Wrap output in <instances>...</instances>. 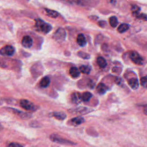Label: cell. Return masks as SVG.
Masks as SVG:
<instances>
[{
    "label": "cell",
    "mask_w": 147,
    "mask_h": 147,
    "mask_svg": "<svg viewBox=\"0 0 147 147\" xmlns=\"http://www.w3.org/2000/svg\"><path fill=\"white\" fill-rule=\"evenodd\" d=\"M93 94L90 92H85L82 94V101L85 102H88L92 98Z\"/></svg>",
    "instance_id": "obj_22"
},
{
    "label": "cell",
    "mask_w": 147,
    "mask_h": 147,
    "mask_svg": "<svg viewBox=\"0 0 147 147\" xmlns=\"http://www.w3.org/2000/svg\"><path fill=\"white\" fill-rule=\"evenodd\" d=\"M15 52V48L12 46H6L0 50V54L5 56H12Z\"/></svg>",
    "instance_id": "obj_6"
},
{
    "label": "cell",
    "mask_w": 147,
    "mask_h": 147,
    "mask_svg": "<svg viewBox=\"0 0 147 147\" xmlns=\"http://www.w3.org/2000/svg\"><path fill=\"white\" fill-rule=\"evenodd\" d=\"M70 74L73 78H77L80 76L81 74V71L80 70L75 67H72L70 69Z\"/></svg>",
    "instance_id": "obj_11"
},
{
    "label": "cell",
    "mask_w": 147,
    "mask_h": 147,
    "mask_svg": "<svg viewBox=\"0 0 147 147\" xmlns=\"http://www.w3.org/2000/svg\"><path fill=\"white\" fill-rule=\"evenodd\" d=\"M53 39L58 43L63 42L66 39V33L64 29L62 28H58L54 33Z\"/></svg>",
    "instance_id": "obj_2"
},
{
    "label": "cell",
    "mask_w": 147,
    "mask_h": 147,
    "mask_svg": "<svg viewBox=\"0 0 147 147\" xmlns=\"http://www.w3.org/2000/svg\"><path fill=\"white\" fill-rule=\"evenodd\" d=\"M129 28V25L128 24H122L118 28V32L122 33L127 31Z\"/></svg>",
    "instance_id": "obj_21"
},
{
    "label": "cell",
    "mask_w": 147,
    "mask_h": 147,
    "mask_svg": "<svg viewBox=\"0 0 147 147\" xmlns=\"http://www.w3.org/2000/svg\"><path fill=\"white\" fill-rule=\"evenodd\" d=\"M107 2L112 5H115L116 3V0H107Z\"/></svg>",
    "instance_id": "obj_32"
},
{
    "label": "cell",
    "mask_w": 147,
    "mask_h": 147,
    "mask_svg": "<svg viewBox=\"0 0 147 147\" xmlns=\"http://www.w3.org/2000/svg\"><path fill=\"white\" fill-rule=\"evenodd\" d=\"M129 58L133 63L137 65H142L144 63L143 58L136 51H132L129 54Z\"/></svg>",
    "instance_id": "obj_4"
},
{
    "label": "cell",
    "mask_w": 147,
    "mask_h": 147,
    "mask_svg": "<svg viewBox=\"0 0 147 147\" xmlns=\"http://www.w3.org/2000/svg\"><path fill=\"white\" fill-rule=\"evenodd\" d=\"M71 101L74 103H79L82 101V94L79 93H74L71 95Z\"/></svg>",
    "instance_id": "obj_10"
},
{
    "label": "cell",
    "mask_w": 147,
    "mask_h": 147,
    "mask_svg": "<svg viewBox=\"0 0 147 147\" xmlns=\"http://www.w3.org/2000/svg\"><path fill=\"white\" fill-rule=\"evenodd\" d=\"M98 25H99V26H101L102 28H104L106 25V23L105 21H100L98 23Z\"/></svg>",
    "instance_id": "obj_31"
},
{
    "label": "cell",
    "mask_w": 147,
    "mask_h": 147,
    "mask_svg": "<svg viewBox=\"0 0 147 147\" xmlns=\"http://www.w3.org/2000/svg\"><path fill=\"white\" fill-rule=\"evenodd\" d=\"M78 56H79L80 58L83 59H89L90 58V55L88 54L87 53L82 52V51H79L78 52Z\"/></svg>",
    "instance_id": "obj_26"
},
{
    "label": "cell",
    "mask_w": 147,
    "mask_h": 147,
    "mask_svg": "<svg viewBox=\"0 0 147 147\" xmlns=\"http://www.w3.org/2000/svg\"><path fill=\"white\" fill-rule=\"evenodd\" d=\"M97 62L98 65L101 68H105L107 66L106 60L102 56H99L97 59Z\"/></svg>",
    "instance_id": "obj_19"
},
{
    "label": "cell",
    "mask_w": 147,
    "mask_h": 147,
    "mask_svg": "<svg viewBox=\"0 0 147 147\" xmlns=\"http://www.w3.org/2000/svg\"><path fill=\"white\" fill-rule=\"evenodd\" d=\"M71 124L74 126H77L82 124L85 122V119L82 117H77L73 118L70 120Z\"/></svg>",
    "instance_id": "obj_14"
},
{
    "label": "cell",
    "mask_w": 147,
    "mask_h": 147,
    "mask_svg": "<svg viewBox=\"0 0 147 147\" xmlns=\"http://www.w3.org/2000/svg\"><path fill=\"white\" fill-rule=\"evenodd\" d=\"M140 83H141V85L143 87L147 88V76L142 77L140 80Z\"/></svg>",
    "instance_id": "obj_27"
},
{
    "label": "cell",
    "mask_w": 147,
    "mask_h": 147,
    "mask_svg": "<svg viewBox=\"0 0 147 147\" xmlns=\"http://www.w3.org/2000/svg\"><path fill=\"white\" fill-rule=\"evenodd\" d=\"M45 12L46 13V14L50 17L53 18V19H56L59 16V13L54 10H51L50 9H47V8H45L44 9Z\"/></svg>",
    "instance_id": "obj_16"
},
{
    "label": "cell",
    "mask_w": 147,
    "mask_h": 147,
    "mask_svg": "<svg viewBox=\"0 0 147 147\" xmlns=\"http://www.w3.org/2000/svg\"><path fill=\"white\" fill-rule=\"evenodd\" d=\"M109 90L108 87L104 83H100L97 87V91L100 94H105Z\"/></svg>",
    "instance_id": "obj_15"
},
{
    "label": "cell",
    "mask_w": 147,
    "mask_h": 147,
    "mask_svg": "<svg viewBox=\"0 0 147 147\" xmlns=\"http://www.w3.org/2000/svg\"><path fill=\"white\" fill-rule=\"evenodd\" d=\"M21 106L26 110H35V105L30 101L27 99H21L20 102Z\"/></svg>",
    "instance_id": "obj_5"
},
{
    "label": "cell",
    "mask_w": 147,
    "mask_h": 147,
    "mask_svg": "<svg viewBox=\"0 0 147 147\" xmlns=\"http://www.w3.org/2000/svg\"><path fill=\"white\" fill-rule=\"evenodd\" d=\"M77 42L81 47H84L86 44V39L83 34L80 33L78 35L77 38Z\"/></svg>",
    "instance_id": "obj_12"
},
{
    "label": "cell",
    "mask_w": 147,
    "mask_h": 147,
    "mask_svg": "<svg viewBox=\"0 0 147 147\" xmlns=\"http://www.w3.org/2000/svg\"><path fill=\"white\" fill-rule=\"evenodd\" d=\"M50 83V79L48 77H45L41 80L40 82V85L41 87L46 88L47 87Z\"/></svg>",
    "instance_id": "obj_18"
},
{
    "label": "cell",
    "mask_w": 147,
    "mask_h": 147,
    "mask_svg": "<svg viewBox=\"0 0 147 147\" xmlns=\"http://www.w3.org/2000/svg\"><path fill=\"white\" fill-rule=\"evenodd\" d=\"M21 44L24 47L29 48L33 45V40L29 36H25L21 40Z\"/></svg>",
    "instance_id": "obj_8"
},
{
    "label": "cell",
    "mask_w": 147,
    "mask_h": 147,
    "mask_svg": "<svg viewBox=\"0 0 147 147\" xmlns=\"http://www.w3.org/2000/svg\"><path fill=\"white\" fill-rule=\"evenodd\" d=\"M43 71V67L42 64L39 62L34 64L30 68L31 74L34 77H38L40 75L42 74Z\"/></svg>",
    "instance_id": "obj_3"
},
{
    "label": "cell",
    "mask_w": 147,
    "mask_h": 147,
    "mask_svg": "<svg viewBox=\"0 0 147 147\" xmlns=\"http://www.w3.org/2000/svg\"><path fill=\"white\" fill-rule=\"evenodd\" d=\"M136 17L140 20H142L144 21L147 20V16L145 14H138L137 16H136Z\"/></svg>",
    "instance_id": "obj_29"
},
{
    "label": "cell",
    "mask_w": 147,
    "mask_h": 147,
    "mask_svg": "<svg viewBox=\"0 0 147 147\" xmlns=\"http://www.w3.org/2000/svg\"><path fill=\"white\" fill-rule=\"evenodd\" d=\"M144 113L146 115H147V105L144 106Z\"/></svg>",
    "instance_id": "obj_33"
},
{
    "label": "cell",
    "mask_w": 147,
    "mask_h": 147,
    "mask_svg": "<svg viewBox=\"0 0 147 147\" xmlns=\"http://www.w3.org/2000/svg\"><path fill=\"white\" fill-rule=\"evenodd\" d=\"M131 11L133 15L136 16L139 14V12L140 11V8L136 5H132Z\"/></svg>",
    "instance_id": "obj_25"
},
{
    "label": "cell",
    "mask_w": 147,
    "mask_h": 147,
    "mask_svg": "<svg viewBox=\"0 0 147 147\" xmlns=\"http://www.w3.org/2000/svg\"><path fill=\"white\" fill-rule=\"evenodd\" d=\"M79 70L81 72L85 74H89L91 71V67L89 66L82 65L79 67Z\"/></svg>",
    "instance_id": "obj_20"
},
{
    "label": "cell",
    "mask_w": 147,
    "mask_h": 147,
    "mask_svg": "<svg viewBox=\"0 0 147 147\" xmlns=\"http://www.w3.org/2000/svg\"><path fill=\"white\" fill-rule=\"evenodd\" d=\"M8 147H23V146L17 142H12L8 145Z\"/></svg>",
    "instance_id": "obj_30"
},
{
    "label": "cell",
    "mask_w": 147,
    "mask_h": 147,
    "mask_svg": "<svg viewBox=\"0 0 147 147\" xmlns=\"http://www.w3.org/2000/svg\"><path fill=\"white\" fill-rule=\"evenodd\" d=\"M82 108H78V109H75L74 111H75V113H78V114H84V113H88L87 112H86V110H88L87 109H86V108H83V110H82Z\"/></svg>",
    "instance_id": "obj_28"
},
{
    "label": "cell",
    "mask_w": 147,
    "mask_h": 147,
    "mask_svg": "<svg viewBox=\"0 0 147 147\" xmlns=\"http://www.w3.org/2000/svg\"><path fill=\"white\" fill-rule=\"evenodd\" d=\"M50 138L51 139V140H52L54 142H56L58 143H60V144H74V143H72V142L66 140L64 138H63L62 137H60L59 136L57 135V134H53L51 136Z\"/></svg>",
    "instance_id": "obj_7"
},
{
    "label": "cell",
    "mask_w": 147,
    "mask_h": 147,
    "mask_svg": "<svg viewBox=\"0 0 147 147\" xmlns=\"http://www.w3.org/2000/svg\"><path fill=\"white\" fill-rule=\"evenodd\" d=\"M109 23L113 28H115L118 25V19L116 16H112L109 19Z\"/></svg>",
    "instance_id": "obj_24"
},
{
    "label": "cell",
    "mask_w": 147,
    "mask_h": 147,
    "mask_svg": "<svg viewBox=\"0 0 147 147\" xmlns=\"http://www.w3.org/2000/svg\"><path fill=\"white\" fill-rule=\"evenodd\" d=\"M35 27L38 31L43 32L45 34L50 32L52 28L50 24L47 23L40 19H38L35 20Z\"/></svg>",
    "instance_id": "obj_1"
},
{
    "label": "cell",
    "mask_w": 147,
    "mask_h": 147,
    "mask_svg": "<svg viewBox=\"0 0 147 147\" xmlns=\"http://www.w3.org/2000/svg\"><path fill=\"white\" fill-rule=\"evenodd\" d=\"M52 116L59 120H64L66 118V115L62 112H56L52 113Z\"/></svg>",
    "instance_id": "obj_17"
},
{
    "label": "cell",
    "mask_w": 147,
    "mask_h": 147,
    "mask_svg": "<svg viewBox=\"0 0 147 147\" xmlns=\"http://www.w3.org/2000/svg\"><path fill=\"white\" fill-rule=\"evenodd\" d=\"M14 112L17 115H19V116H20L22 119H28L29 117H30V115L28 114V113H24V112H20V111H18V110H15V109H12Z\"/></svg>",
    "instance_id": "obj_23"
},
{
    "label": "cell",
    "mask_w": 147,
    "mask_h": 147,
    "mask_svg": "<svg viewBox=\"0 0 147 147\" xmlns=\"http://www.w3.org/2000/svg\"><path fill=\"white\" fill-rule=\"evenodd\" d=\"M97 1L95 0H76L75 3L82 6L91 7L96 4Z\"/></svg>",
    "instance_id": "obj_9"
},
{
    "label": "cell",
    "mask_w": 147,
    "mask_h": 147,
    "mask_svg": "<svg viewBox=\"0 0 147 147\" xmlns=\"http://www.w3.org/2000/svg\"><path fill=\"white\" fill-rule=\"evenodd\" d=\"M129 86L133 90H136L138 87V81L136 78H132L128 80Z\"/></svg>",
    "instance_id": "obj_13"
}]
</instances>
